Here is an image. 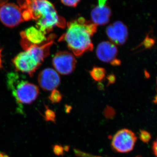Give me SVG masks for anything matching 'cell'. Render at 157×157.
Returning a JSON list of instances; mask_svg holds the SVG:
<instances>
[{"mask_svg": "<svg viewBox=\"0 0 157 157\" xmlns=\"http://www.w3.org/2000/svg\"><path fill=\"white\" fill-rule=\"evenodd\" d=\"M25 21H36V28L45 34L55 26L63 28L66 21L59 15L54 6L48 0H18Z\"/></svg>", "mask_w": 157, "mask_h": 157, "instance_id": "1", "label": "cell"}, {"mask_svg": "<svg viewBox=\"0 0 157 157\" xmlns=\"http://www.w3.org/2000/svg\"><path fill=\"white\" fill-rule=\"evenodd\" d=\"M67 26V32L59 41H66L68 48L76 56L92 50L91 37L97 31L96 25L84 17H79L68 22Z\"/></svg>", "mask_w": 157, "mask_h": 157, "instance_id": "2", "label": "cell"}, {"mask_svg": "<svg viewBox=\"0 0 157 157\" xmlns=\"http://www.w3.org/2000/svg\"><path fill=\"white\" fill-rule=\"evenodd\" d=\"M16 73H11L7 76V85L18 104H30L39 94V89L36 85L27 81L20 80Z\"/></svg>", "mask_w": 157, "mask_h": 157, "instance_id": "3", "label": "cell"}, {"mask_svg": "<svg viewBox=\"0 0 157 157\" xmlns=\"http://www.w3.org/2000/svg\"><path fill=\"white\" fill-rule=\"evenodd\" d=\"M12 62L18 71L28 73L31 76H33L42 64V63L27 50L17 55L12 60Z\"/></svg>", "mask_w": 157, "mask_h": 157, "instance_id": "4", "label": "cell"}, {"mask_svg": "<svg viewBox=\"0 0 157 157\" xmlns=\"http://www.w3.org/2000/svg\"><path fill=\"white\" fill-rule=\"evenodd\" d=\"M0 7V20L4 25L13 28L25 21L22 9L19 6L5 3Z\"/></svg>", "mask_w": 157, "mask_h": 157, "instance_id": "5", "label": "cell"}, {"mask_svg": "<svg viewBox=\"0 0 157 157\" xmlns=\"http://www.w3.org/2000/svg\"><path fill=\"white\" fill-rule=\"evenodd\" d=\"M137 138L134 132L128 129L120 130L113 137V148L119 153H128L134 148Z\"/></svg>", "mask_w": 157, "mask_h": 157, "instance_id": "6", "label": "cell"}, {"mask_svg": "<svg viewBox=\"0 0 157 157\" xmlns=\"http://www.w3.org/2000/svg\"><path fill=\"white\" fill-rule=\"evenodd\" d=\"M76 60L73 54L67 51L57 52L52 59V64L57 73L68 75L73 72L76 65Z\"/></svg>", "mask_w": 157, "mask_h": 157, "instance_id": "7", "label": "cell"}, {"mask_svg": "<svg viewBox=\"0 0 157 157\" xmlns=\"http://www.w3.org/2000/svg\"><path fill=\"white\" fill-rule=\"evenodd\" d=\"M60 80L58 73L51 68L42 70L38 76V82L40 87L48 91L56 90L60 83Z\"/></svg>", "mask_w": 157, "mask_h": 157, "instance_id": "8", "label": "cell"}, {"mask_svg": "<svg viewBox=\"0 0 157 157\" xmlns=\"http://www.w3.org/2000/svg\"><path fill=\"white\" fill-rule=\"evenodd\" d=\"M106 33L112 43L117 45L124 44L128 35L126 26L120 21H115L108 26Z\"/></svg>", "mask_w": 157, "mask_h": 157, "instance_id": "9", "label": "cell"}, {"mask_svg": "<svg viewBox=\"0 0 157 157\" xmlns=\"http://www.w3.org/2000/svg\"><path fill=\"white\" fill-rule=\"evenodd\" d=\"M116 46L112 42H103L99 44L96 53L98 59L102 61L110 63L113 65H119V60L116 59L117 54Z\"/></svg>", "mask_w": 157, "mask_h": 157, "instance_id": "10", "label": "cell"}, {"mask_svg": "<svg viewBox=\"0 0 157 157\" xmlns=\"http://www.w3.org/2000/svg\"><path fill=\"white\" fill-rule=\"evenodd\" d=\"M112 12L107 6L98 5L91 12L92 21L97 26L107 24L109 22Z\"/></svg>", "mask_w": 157, "mask_h": 157, "instance_id": "11", "label": "cell"}, {"mask_svg": "<svg viewBox=\"0 0 157 157\" xmlns=\"http://www.w3.org/2000/svg\"><path fill=\"white\" fill-rule=\"evenodd\" d=\"M44 33L36 27L32 26L21 33V36L34 45H39L47 42L49 36L46 37Z\"/></svg>", "mask_w": 157, "mask_h": 157, "instance_id": "12", "label": "cell"}, {"mask_svg": "<svg viewBox=\"0 0 157 157\" xmlns=\"http://www.w3.org/2000/svg\"><path fill=\"white\" fill-rule=\"evenodd\" d=\"M91 76L95 80L100 81L104 78L106 74V71L103 68L94 67L90 72Z\"/></svg>", "mask_w": 157, "mask_h": 157, "instance_id": "13", "label": "cell"}, {"mask_svg": "<svg viewBox=\"0 0 157 157\" xmlns=\"http://www.w3.org/2000/svg\"><path fill=\"white\" fill-rule=\"evenodd\" d=\"M62 99V96L60 93L56 90H53L49 97V99L52 103H58L60 102Z\"/></svg>", "mask_w": 157, "mask_h": 157, "instance_id": "14", "label": "cell"}, {"mask_svg": "<svg viewBox=\"0 0 157 157\" xmlns=\"http://www.w3.org/2000/svg\"><path fill=\"white\" fill-rule=\"evenodd\" d=\"M56 115L55 113L53 110L49 109L48 107H46V110L45 112V115L44 116V119L46 121L53 122H56Z\"/></svg>", "mask_w": 157, "mask_h": 157, "instance_id": "15", "label": "cell"}, {"mask_svg": "<svg viewBox=\"0 0 157 157\" xmlns=\"http://www.w3.org/2000/svg\"><path fill=\"white\" fill-rule=\"evenodd\" d=\"M140 140L144 143H147L151 139V135L148 132L145 131H140Z\"/></svg>", "mask_w": 157, "mask_h": 157, "instance_id": "16", "label": "cell"}, {"mask_svg": "<svg viewBox=\"0 0 157 157\" xmlns=\"http://www.w3.org/2000/svg\"><path fill=\"white\" fill-rule=\"evenodd\" d=\"M81 0H61L63 4L69 7H75Z\"/></svg>", "mask_w": 157, "mask_h": 157, "instance_id": "17", "label": "cell"}, {"mask_svg": "<svg viewBox=\"0 0 157 157\" xmlns=\"http://www.w3.org/2000/svg\"><path fill=\"white\" fill-rule=\"evenodd\" d=\"M74 153L78 157H103L99 156L94 155H90V154L84 152L79 150L78 149L74 150ZM137 157H141L138 156Z\"/></svg>", "mask_w": 157, "mask_h": 157, "instance_id": "18", "label": "cell"}, {"mask_svg": "<svg viewBox=\"0 0 157 157\" xmlns=\"http://www.w3.org/2000/svg\"><path fill=\"white\" fill-rule=\"evenodd\" d=\"M54 153L58 156L63 155L64 154V149L59 145H54L52 146Z\"/></svg>", "mask_w": 157, "mask_h": 157, "instance_id": "19", "label": "cell"}, {"mask_svg": "<svg viewBox=\"0 0 157 157\" xmlns=\"http://www.w3.org/2000/svg\"><path fill=\"white\" fill-rule=\"evenodd\" d=\"M157 141H154L153 144L152 145V151L153 152L155 156V157H157Z\"/></svg>", "mask_w": 157, "mask_h": 157, "instance_id": "20", "label": "cell"}, {"mask_svg": "<svg viewBox=\"0 0 157 157\" xmlns=\"http://www.w3.org/2000/svg\"><path fill=\"white\" fill-rule=\"evenodd\" d=\"M109 78L110 79H109V81L111 83H112L115 80V77H114V76H113L112 75L109 76Z\"/></svg>", "mask_w": 157, "mask_h": 157, "instance_id": "21", "label": "cell"}, {"mask_svg": "<svg viewBox=\"0 0 157 157\" xmlns=\"http://www.w3.org/2000/svg\"><path fill=\"white\" fill-rule=\"evenodd\" d=\"M8 0H0V6H2L4 4L6 3Z\"/></svg>", "mask_w": 157, "mask_h": 157, "instance_id": "22", "label": "cell"}, {"mask_svg": "<svg viewBox=\"0 0 157 157\" xmlns=\"http://www.w3.org/2000/svg\"><path fill=\"white\" fill-rule=\"evenodd\" d=\"M1 50L0 49V68L2 67V59L1 57Z\"/></svg>", "mask_w": 157, "mask_h": 157, "instance_id": "23", "label": "cell"}, {"mask_svg": "<svg viewBox=\"0 0 157 157\" xmlns=\"http://www.w3.org/2000/svg\"><path fill=\"white\" fill-rule=\"evenodd\" d=\"M5 154V153H4L0 151V157H3V156H4Z\"/></svg>", "mask_w": 157, "mask_h": 157, "instance_id": "24", "label": "cell"}, {"mask_svg": "<svg viewBox=\"0 0 157 157\" xmlns=\"http://www.w3.org/2000/svg\"><path fill=\"white\" fill-rule=\"evenodd\" d=\"M3 157H10L8 155H6V154H4V156H3Z\"/></svg>", "mask_w": 157, "mask_h": 157, "instance_id": "25", "label": "cell"}]
</instances>
